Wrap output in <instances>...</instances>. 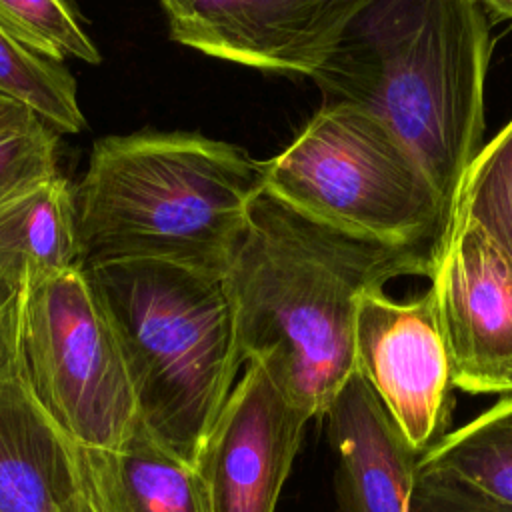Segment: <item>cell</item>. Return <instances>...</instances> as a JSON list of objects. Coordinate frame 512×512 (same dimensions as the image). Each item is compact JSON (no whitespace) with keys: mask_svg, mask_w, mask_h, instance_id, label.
Returning a JSON list of instances; mask_svg holds the SVG:
<instances>
[{"mask_svg":"<svg viewBox=\"0 0 512 512\" xmlns=\"http://www.w3.org/2000/svg\"><path fill=\"white\" fill-rule=\"evenodd\" d=\"M440 254L336 230L262 190L222 278L240 366H262L310 420L324 418L356 370L358 300L400 276L432 278Z\"/></svg>","mask_w":512,"mask_h":512,"instance_id":"1","label":"cell"},{"mask_svg":"<svg viewBox=\"0 0 512 512\" xmlns=\"http://www.w3.org/2000/svg\"><path fill=\"white\" fill-rule=\"evenodd\" d=\"M492 20L480 0H368L312 76L324 104L382 120L450 216L482 150Z\"/></svg>","mask_w":512,"mask_h":512,"instance_id":"2","label":"cell"},{"mask_svg":"<svg viewBox=\"0 0 512 512\" xmlns=\"http://www.w3.org/2000/svg\"><path fill=\"white\" fill-rule=\"evenodd\" d=\"M262 192L260 162L196 132L96 140L74 188L82 268L158 260L224 278Z\"/></svg>","mask_w":512,"mask_h":512,"instance_id":"3","label":"cell"},{"mask_svg":"<svg viewBox=\"0 0 512 512\" xmlns=\"http://www.w3.org/2000/svg\"><path fill=\"white\" fill-rule=\"evenodd\" d=\"M132 380L138 418L196 468L240 366L224 280L158 260L84 266Z\"/></svg>","mask_w":512,"mask_h":512,"instance_id":"4","label":"cell"},{"mask_svg":"<svg viewBox=\"0 0 512 512\" xmlns=\"http://www.w3.org/2000/svg\"><path fill=\"white\" fill-rule=\"evenodd\" d=\"M260 176L264 192L336 230L444 248L446 204L396 134L360 108L322 104L280 154L260 162Z\"/></svg>","mask_w":512,"mask_h":512,"instance_id":"5","label":"cell"},{"mask_svg":"<svg viewBox=\"0 0 512 512\" xmlns=\"http://www.w3.org/2000/svg\"><path fill=\"white\" fill-rule=\"evenodd\" d=\"M20 378L82 448L116 450L138 426L124 354L82 266L28 282Z\"/></svg>","mask_w":512,"mask_h":512,"instance_id":"6","label":"cell"},{"mask_svg":"<svg viewBox=\"0 0 512 512\" xmlns=\"http://www.w3.org/2000/svg\"><path fill=\"white\" fill-rule=\"evenodd\" d=\"M354 368L420 454L446 436L454 380L432 288L406 302L384 290L358 300Z\"/></svg>","mask_w":512,"mask_h":512,"instance_id":"7","label":"cell"},{"mask_svg":"<svg viewBox=\"0 0 512 512\" xmlns=\"http://www.w3.org/2000/svg\"><path fill=\"white\" fill-rule=\"evenodd\" d=\"M368 0H164L170 38L242 66L314 76Z\"/></svg>","mask_w":512,"mask_h":512,"instance_id":"8","label":"cell"},{"mask_svg":"<svg viewBox=\"0 0 512 512\" xmlns=\"http://www.w3.org/2000/svg\"><path fill=\"white\" fill-rule=\"evenodd\" d=\"M308 416L258 364H246L196 462L208 512H276Z\"/></svg>","mask_w":512,"mask_h":512,"instance_id":"9","label":"cell"},{"mask_svg":"<svg viewBox=\"0 0 512 512\" xmlns=\"http://www.w3.org/2000/svg\"><path fill=\"white\" fill-rule=\"evenodd\" d=\"M430 288L454 388L512 394V268L472 222L452 218Z\"/></svg>","mask_w":512,"mask_h":512,"instance_id":"10","label":"cell"},{"mask_svg":"<svg viewBox=\"0 0 512 512\" xmlns=\"http://www.w3.org/2000/svg\"><path fill=\"white\" fill-rule=\"evenodd\" d=\"M338 512H408L422 454L354 370L326 414Z\"/></svg>","mask_w":512,"mask_h":512,"instance_id":"11","label":"cell"},{"mask_svg":"<svg viewBox=\"0 0 512 512\" xmlns=\"http://www.w3.org/2000/svg\"><path fill=\"white\" fill-rule=\"evenodd\" d=\"M76 450L20 376L0 384V512H70Z\"/></svg>","mask_w":512,"mask_h":512,"instance_id":"12","label":"cell"},{"mask_svg":"<svg viewBox=\"0 0 512 512\" xmlns=\"http://www.w3.org/2000/svg\"><path fill=\"white\" fill-rule=\"evenodd\" d=\"M80 266L74 188L60 174L0 202V268L30 282Z\"/></svg>","mask_w":512,"mask_h":512,"instance_id":"13","label":"cell"},{"mask_svg":"<svg viewBox=\"0 0 512 512\" xmlns=\"http://www.w3.org/2000/svg\"><path fill=\"white\" fill-rule=\"evenodd\" d=\"M90 454L114 512H208L198 470L162 446L142 422L116 450Z\"/></svg>","mask_w":512,"mask_h":512,"instance_id":"14","label":"cell"},{"mask_svg":"<svg viewBox=\"0 0 512 512\" xmlns=\"http://www.w3.org/2000/svg\"><path fill=\"white\" fill-rule=\"evenodd\" d=\"M418 468L450 472L512 504V394L448 432L422 454Z\"/></svg>","mask_w":512,"mask_h":512,"instance_id":"15","label":"cell"},{"mask_svg":"<svg viewBox=\"0 0 512 512\" xmlns=\"http://www.w3.org/2000/svg\"><path fill=\"white\" fill-rule=\"evenodd\" d=\"M0 96L26 106L56 134L86 128L76 82L62 66L48 62L0 30Z\"/></svg>","mask_w":512,"mask_h":512,"instance_id":"16","label":"cell"},{"mask_svg":"<svg viewBox=\"0 0 512 512\" xmlns=\"http://www.w3.org/2000/svg\"><path fill=\"white\" fill-rule=\"evenodd\" d=\"M452 218L472 222L512 268V120L474 158Z\"/></svg>","mask_w":512,"mask_h":512,"instance_id":"17","label":"cell"},{"mask_svg":"<svg viewBox=\"0 0 512 512\" xmlns=\"http://www.w3.org/2000/svg\"><path fill=\"white\" fill-rule=\"evenodd\" d=\"M0 30L54 64L68 56L88 64L102 60L72 8L58 0H0Z\"/></svg>","mask_w":512,"mask_h":512,"instance_id":"18","label":"cell"},{"mask_svg":"<svg viewBox=\"0 0 512 512\" xmlns=\"http://www.w3.org/2000/svg\"><path fill=\"white\" fill-rule=\"evenodd\" d=\"M58 134L44 122L0 136V202L58 176Z\"/></svg>","mask_w":512,"mask_h":512,"instance_id":"19","label":"cell"},{"mask_svg":"<svg viewBox=\"0 0 512 512\" xmlns=\"http://www.w3.org/2000/svg\"><path fill=\"white\" fill-rule=\"evenodd\" d=\"M408 512H512V504L450 472L418 468Z\"/></svg>","mask_w":512,"mask_h":512,"instance_id":"20","label":"cell"},{"mask_svg":"<svg viewBox=\"0 0 512 512\" xmlns=\"http://www.w3.org/2000/svg\"><path fill=\"white\" fill-rule=\"evenodd\" d=\"M28 278L0 268V384L20 376L22 316Z\"/></svg>","mask_w":512,"mask_h":512,"instance_id":"21","label":"cell"},{"mask_svg":"<svg viewBox=\"0 0 512 512\" xmlns=\"http://www.w3.org/2000/svg\"><path fill=\"white\" fill-rule=\"evenodd\" d=\"M70 512H114L94 458L90 450L82 446L76 450V476L70 498Z\"/></svg>","mask_w":512,"mask_h":512,"instance_id":"22","label":"cell"},{"mask_svg":"<svg viewBox=\"0 0 512 512\" xmlns=\"http://www.w3.org/2000/svg\"><path fill=\"white\" fill-rule=\"evenodd\" d=\"M36 122H40V120L26 106L0 96V136L18 132V130H26V128L34 126Z\"/></svg>","mask_w":512,"mask_h":512,"instance_id":"23","label":"cell"},{"mask_svg":"<svg viewBox=\"0 0 512 512\" xmlns=\"http://www.w3.org/2000/svg\"><path fill=\"white\" fill-rule=\"evenodd\" d=\"M490 20H506L512 22V0H480Z\"/></svg>","mask_w":512,"mask_h":512,"instance_id":"24","label":"cell"}]
</instances>
